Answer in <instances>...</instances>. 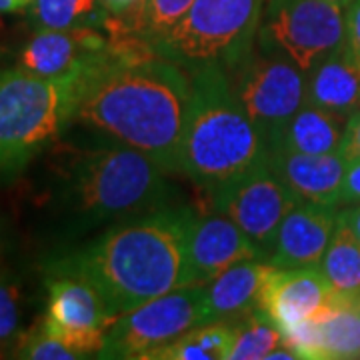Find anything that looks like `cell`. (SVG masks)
<instances>
[{"mask_svg": "<svg viewBox=\"0 0 360 360\" xmlns=\"http://www.w3.org/2000/svg\"><path fill=\"white\" fill-rule=\"evenodd\" d=\"M112 51L84 77L72 120L179 170L191 112V77L146 40L108 34Z\"/></svg>", "mask_w": 360, "mask_h": 360, "instance_id": "6da1fadb", "label": "cell"}, {"mask_svg": "<svg viewBox=\"0 0 360 360\" xmlns=\"http://www.w3.org/2000/svg\"><path fill=\"white\" fill-rule=\"evenodd\" d=\"M191 208L160 206L112 226L94 243L54 260L49 272L92 284L116 316L194 284L188 262Z\"/></svg>", "mask_w": 360, "mask_h": 360, "instance_id": "7a4b0ae2", "label": "cell"}, {"mask_svg": "<svg viewBox=\"0 0 360 360\" xmlns=\"http://www.w3.org/2000/svg\"><path fill=\"white\" fill-rule=\"evenodd\" d=\"M188 77L193 98L179 170L214 198L262 167L269 144L238 103L222 68H200Z\"/></svg>", "mask_w": 360, "mask_h": 360, "instance_id": "3957f363", "label": "cell"}, {"mask_svg": "<svg viewBox=\"0 0 360 360\" xmlns=\"http://www.w3.org/2000/svg\"><path fill=\"white\" fill-rule=\"evenodd\" d=\"M155 158L127 144L78 153L66 168L60 198L82 222L132 219L160 208L167 179Z\"/></svg>", "mask_w": 360, "mask_h": 360, "instance_id": "277c9868", "label": "cell"}, {"mask_svg": "<svg viewBox=\"0 0 360 360\" xmlns=\"http://www.w3.org/2000/svg\"><path fill=\"white\" fill-rule=\"evenodd\" d=\"M80 82L46 78L22 66L0 70V176L25 170L72 120Z\"/></svg>", "mask_w": 360, "mask_h": 360, "instance_id": "5b68a950", "label": "cell"}, {"mask_svg": "<svg viewBox=\"0 0 360 360\" xmlns=\"http://www.w3.org/2000/svg\"><path fill=\"white\" fill-rule=\"evenodd\" d=\"M264 4L266 0H194L153 51L186 72L217 66L229 75L252 56Z\"/></svg>", "mask_w": 360, "mask_h": 360, "instance_id": "8992f818", "label": "cell"}, {"mask_svg": "<svg viewBox=\"0 0 360 360\" xmlns=\"http://www.w3.org/2000/svg\"><path fill=\"white\" fill-rule=\"evenodd\" d=\"M347 42V13L328 0H266L258 51L286 58L304 75Z\"/></svg>", "mask_w": 360, "mask_h": 360, "instance_id": "52a82bcc", "label": "cell"}, {"mask_svg": "<svg viewBox=\"0 0 360 360\" xmlns=\"http://www.w3.org/2000/svg\"><path fill=\"white\" fill-rule=\"evenodd\" d=\"M212 321L205 286L191 284L120 314L106 333L101 359L148 360L156 350Z\"/></svg>", "mask_w": 360, "mask_h": 360, "instance_id": "ba28073f", "label": "cell"}, {"mask_svg": "<svg viewBox=\"0 0 360 360\" xmlns=\"http://www.w3.org/2000/svg\"><path fill=\"white\" fill-rule=\"evenodd\" d=\"M229 78L238 103L269 148L307 104V75L281 56L252 52L246 63L229 72Z\"/></svg>", "mask_w": 360, "mask_h": 360, "instance_id": "9c48e42d", "label": "cell"}, {"mask_svg": "<svg viewBox=\"0 0 360 360\" xmlns=\"http://www.w3.org/2000/svg\"><path fill=\"white\" fill-rule=\"evenodd\" d=\"M49 302L42 328L82 356L103 352L106 333L116 322L101 292L72 274L49 272Z\"/></svg>", "mask_w": 360, "mask_h": 360, "instance_id": "30bf717a", "label": "cell"}, {"mask_svg": "<svg viewBox=\"0 0 360 360\" xmlns=\"http://www.w3.org/2000/svg\"><path fill=\"white\" fill-rule=\"evenodd\" d=\"M217 212L229 219L269 257L284 217L300 200L270 168L262 167L246 174L212 198Z\"/></svg>", "mask_w": 360, "mask_h": 360, "instance_id": "8fae6325", "label": "cell"}, {"mask_svg": "<svg viewBox=\"0 0 360 360\" xmlns=\"http://www.w3.org/2000/svg\"><path fill=\"white\" fill-rule=\"evenodd\" d=\"M112 51V42L103 26L39 28L20 51L18 63L40 77L77 80L98 66Z\"/></svg>", "mask_w": 360, "mask_h": 360, "instance_id": "7c38bea8", "label": "cell"}, {"mask_svg": "<svg viewBox=\"0 0 360 360\" xmlns=\"http://www.w3.org/2000/svg\"><path fill=\"white\" fill-rule=\"evenodd\" d=\"M335 302L333 286L328 284L321 264L300 269H274L270 274L262 310L274 324L286 330L300 322L319 319Z\"/></svg>", "mask_w": 360, "mask_h": 360, "instance_id": "4fadbf2b", "label": "cell"}, {"mask_svg": "<svg viewBox=\"0 0 360 360\" xmlns=\"http://www.w3.org/2000/svg\"><path fill=\"white\" fill-rule=\"evenodd\" d=\"M338 206L300 200L284 217L269 262L276 269H300L321 264L338 222Z\"/></svg>", "mask_w": 360, "mask_h": 360, "instance_id": "5bb4252c", "label": "cell"}, {"mask_svg": "<svg viewBox=\"0 0 360 360\" xmlns=\"http://www.w3.org/2000/svg\"><path fill=\"white\" fill-rule=\"evenodd\" d=\"M258 248L229 217H194L188 234V262L194 284L205 286L238 262L262 258Z\"/></svg>", "mask_w": 360, "mask_h": 360, "instance_id": "9a60e30c", "label": "cell"}, {"mask_svg": "<svg viewBox=\"0 0 360 360\" xmlns=\"http://www.w3.org/2000/svg\"><path fill=\"white\" fill-rule=\"evenodd\" d=\"M347 158L335 155H302L284 148H270L269 165L274 174L298 196L314 205L338 206L347 172Z\"/></svg>", "mask_w": 360, "mask_h": 360, "instance_id": "2e32d148", "label": "cell"}, {"mask_svg": "<svg viewBox=\"0 0 360 360\" xmlns=\"http://www.w3.org/2000/svg\"><path fill=\"white\" fill-rule=\"evenodd\" d=\"M274 269L276 266L272 262L252 258L234 264L206 283L205 290L212 321L238 322L262 310L264 290Z\"/></svg>", "mask_w": 360, "mask_h": 360, "instance_id": "e0dca14e", "label": "cell"}, {"mask_svg": "<svg viewBox=\"0 0 360 360\" xmlns=\"http://www.w3.org/2000/svg\"><path fill=\"white\" fill-rule=\"evenodd\" d=\"M307 103L342 118L360 110V66L347 42L307 75Z\"/></svg>", "mask_w": 360, "mask_h": 360, "instance_id": "ac0fdd59", "label": "cell"}, {"mask_svg": "<svg viewBox=\"0 0 360 360\" xmlns=\"http://www.w3.org/2000/svg\"><path fill=\"white\" fill-rule=\"evenodd\" d=\"M347 120L307 103L290 118L270 148H284L302 155H335L342 150Z\"/></svg>", "mask_w": 360, "mask_h": 360, "instance_id": "d6986e66", "label": "cell"}, {"mask_svg": "<svg viewBox=\"0 0 360 360\" xmlns=\"http://www.w3.org/2000/svg\"><path fill=\"white\" fill-rule=\"evenodd\" d=\"M321 270L336 298L360 302V243L340 219V212L333 238L321 260Z\"/></svg>", "mask_w": 360, "mask_h": 360, "instance_id": "ffe728a7", "label": "cell"}, {"mask_svg": "<svg viewBox=\"0 0 360 360\" xmlns=\"http://www.w3.org/2000/svg\"><path fill=\"white\" fill-rule=\"evenodd\" d=\"M321 360L360 359V302L335 296L330 309L316 319Z\"/></svg>", "mask_w": 360, "mask_h": 360, "instance_id": "44dd1931", "label": "cell"}, {"mask_svg": "<svg viewBox=\"0 0 360 360\" xmlns=\"http://www.w3.org/2000/svg\"><path fill=\"white\" fill-rule=\"evenodd\" d=\"M234 342V322L214 321L170 342L148 360H229Z\"/></svg>", "mask_w": 360, "mask_h": 360, "instance_id": "7402d4cb", "label": "cell"}, {"mask_svg": "<svg viewBox=\"0 0 360 360\" xmlns=\"http://www.w3.org/2000/svg\"><path fill=\"white\" fill-rule=\"evenodd\" d=\"M283 345V330L264 310H257L234 322V342L229 360H266L272 350Z\"/></svg>", "mask_w": 360, "mask_h": 360, "instance_id": "603a6c76", "label": "cell"}, {"mask_svg": "<svg viewBox=\"0 0 360 360\" xmlns=\"http://www.w3.org/2000/svg\"><path fill=\"white\" fill-rule=\"evenodd\" d=\"M108 14L98 0H34L32 20L39 28L104 26Z\"/></svg>", "mask_w": 360, "mask_h": 360, "instance_id": "cb8c5ba5", "label": "cell"}, {"mask_svg": "<svg viewBox=\"0 0 360 360\" xmlns=\"http://www.w3.org/2000/svg\"><path fill=\"white\" fill-rule=\"evenodd\" d=\"M194 0H144L134 18L132 34L150 46L179 25Z\"/></svg>", "mask_w": 360, "mask_h": 360, "instance_id": "d4e9b609", "label": "cell"}, {"mask_svg": "<svg viewBox=\"0 0 360 360\" xmlns=\"http://www.w3.org/2000/svg\"><path fill=\"white\" fill-rule=\"evenodd\" d=\"M18 359L30 360H75L80 359V354L68 348L65 342L54 338L51 333H46L40 324L34 333L25 336V340L18 347Z\"/></svg>", "mask_w": 360, "mask_h": 360, "instance_id": "484cf974", "label": "cell"}, {"mask_svg": "<svg viewBox=\"0 0 360 360\" xmlns=\"http://www.w3.org/2000/svg\"><path fill=\"white\" fill-rule=\"evenodd\" d=\"M20 330L18 288L0 276V354L11 348Z\"/></svg>", "mask_w": 360, "mask_h": 360, "instance_id": "4316f807", "label": "cell"}, {"mask_svg": "<svg viewBox=\"0 0 360 360\" xmlns=\"http://www.w3.org/2000/svg\"><path fill=\"white\" fill-rule=\"evenodd\" d=\"M104 13V30L110 34H132L134 18L141 11L144 0H98ZM134 37V34H132Z\"/></svg>", "mask_w": 360, "mask_h": 360, "instance_id": "83f0119b", "label": "cell"}, {"mask_svg": "<svg viewBox=\"0 0 360 360\" xmlns=\"http://www.w3.org/2000/svg\"><path fill=\"white\" fill-rule=\"evenodd\" d=\"M360 202V160H348L342 191H340V208Z\"/></svg>", "mask_w": 360, "mask_h": 360, "instance_id": "f1b7e54d", "label": "cell"}, {"mask_svg": "<svg viewBox=\"0 0 360 360\" xmlns=\"http://www.w3.org/2000/svg\"><path fill=\"white\" fill-rule=\"evenodd\" d=\"M345 13H347V49L360 66V0L348 4Z\"/></svg>", "mask_w": 360, "mask_h": 360, "instance_id": "f546056e", "label": "cell"}, {"mask_svg": "<svg viewBox=\"0 0 360 360\" xmlns=\"http://www.w3.org/2000/svg\"><path fill=\"white\" fill-rule=\"evenodd\" d=\"M340 153L347 160H360V110L348 116Z\"/></svg>", "mask_w": 360, "mask_h": 360, "instance_id": "4dcf8cb0", "label": "cell"}, {"mask_svg": "<svg viewBox=\"0 0 360 360\" xmlns=\"http://www.w3.org/2000/svg\"><path fill=\"white\" fill-rule=\"evenodd\" d=\"M340 219L347 222L348 229L352 231V234L359 238L360 243V202L354 206L350 205L348 208H342L340 210Z\"/></svg>", "mask_w": 360, "mask_h": 360, "instance_id": "1f68e13d", "label": "cell"}, {"mask_svg": "<svg viewBox=\"0 0 360 360\" xmlns=\"http://www.w3.org/2000/svg\"><path fill=\"white\" fill-rule=\"evenodd\" d=\"M16 2L14 0H0V14H8V13H16Z\"/></svg>", "mask_w": 360, "mask_h": 360, "instance_id": "d6a6232c", "label": "cell"}, {"mask_svg": "<svg viewBox=\"0 0 360 360\" xmlns=\"http://www.w3.org/2000/svg\"><path fill=\"white\" fill-rule=\"evenodd\" d=\"M14 2H16V8H18V11H25V8L34 4V0H14Z\"/></svg>", "mask_w": 360, "mask_h": 360, "instance_id": "836d02e7", "label": "cell"}, {"mask_svg": "<svg viewBox=\"0 0 360 360\" xmlns=\"http://www.w3.org/2000/svg\"><path fill=\"white\" fill-rule=\"evenodd\" d=\"M328 2H333V4H338V6H342V8H347L348 4H352L354 0H328Z\"/></svg>", "mask_w": 360, "mask_h": 360, "instance_id": "e575fe53", "label": "cell"}]
</instances>
